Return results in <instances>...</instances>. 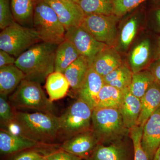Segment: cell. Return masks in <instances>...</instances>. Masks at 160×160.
<instances>
[{"instance_id":"6da1fadb","label":"cell","mask_w":160,"mask_h":160,"mask_svg":"<svg viewBox=\"0 0 160 160\" xmlns=\"http://www.w3.org/2000/svg\"><path fill=\"white\" fill-rule=\"evenodd\" d=\"M58 46L44 42L37 43L17 58L15 65L23 71L26 79L41 84L54 71Z\"/></svg>"},{"instance_id":"7a4b0ae2","label":"cell","mask_w":160,"mask_h":160,"mask_svg":"<svg viewBox=\"0 0 160 160\" xmlns=\"http://www.w3.org/2000/svg\"><path fill=\"white\" fill-rule=\"evenodd\" d=\"M15 120L26 137L49 145L60 134L59 118L52 113L15 112Z\"/></svg>"},{"instance_id":"3957f363","label":"cell","mask_w":160,"mask_h":160,"mask_svg":"<svg viewBox=\"0 0 160 160\" xmlns=\"http://www.w3.org/2000/svg\"><path fill=\"white\" fill-rule=\"evenodd\" d=\"M91 129L100 144L107 145L123 140L129 129L118 108H96L92 115Z\"/></svg>"},{"instance_id":"277c9868","label":"cell","mask_w":160,"mask_h":160,"mask_svg":"<svg viewBox=\"0 0 160 160\" xmlns=\"http://www.w3.org/2000/svg\"><path fill=\"white\" fill-rule=\"evenodd\" d=\"M33 28L42 42L58 45L66 40L65 27L55 12L44 0H38L33 15Z\"/></svg>"},{"instance_id":"5b68a950","label":"cell","mask_w":160,"mask_h":160,"mask_svg":"<svg viewBox=\"0 0 160 160\" xmlns=\"http://www.w3.org/2000/svg\"><path fill=\"white\" fill-rule=\"evenodd\" d=\"M9 99L15 109H30L48 113L53 112L52 102L46 96L41 83L34 81L23 80Z\"/></svg>"},{"instance_id":"8992f818","label":"cell","mask_w":160,"mask_h":160,"mask_svg":"<svg viewBox=\"0 0 160 160\" xmlns=\"http://www.w3.org/2000/svg\"><path fill=\"white\" fill-rule=\"evenodd\" d=\"M41 42L34 28L17 22L2 30L0 33V49L16 58L31 46Z\"/></svg>"},{"instance_id":"52a82bcc","label":"cell","mask_w":160,"mask_h":160,"mask_svg":"<svg viewBox=\"0 0 160 160\" xmlns=\"http://www.w3.org/2000/svg\"><path fill=\"white\" fill-rule=\"evenodd\" d=\"M92 111L87 103L78 98L58 117L60 133L69 139L91 129Z\"/></svg>"},{"instance_id":"ba28073f","label":"cell","mask_w":160,"mask_h":160,"mask_svg":"<svg viewBox=\"0 0 160 160\" xmlns=\"http://www.w3.org/2000/svg\"><path fill=\"white\" fill-rule=\"evenodd\" d=\"M119 18L113 14H86L81 26L98 41L112 46L116 41Z\"/></svg>"},{"instance_id":"9c48e42d","label":"cell","mask_w":160,"mask_h":160,"mask_svg":"<svg viewBox=\"0 0 160 160\" xmlns=\"http://www.w3.org/2000/svg\"><path fill=\"white\" fill-rule=\"evenodd\" d=\"M66 40L74 45L80 55L87 61L89 67L98 55L109 46L96 40L81 26L71 27L66 30Z\"/></svg>"},{"instance_id":"30bf717a","label":"cell","mask_w":160,"mask_h":160,"mask_svg":"<svg viewBox=\"0 0 160 160\" xmlns=\"http://www.w3.org/2000/svg\"><path fill=\"white\" fill-rule=\"evenodd\" d=\"M57 15L66 30L81 26L86 13L78 3L73 0H44Z\"/></svg>"},{"instance_id":"8fae6325","label":"cell","mask_w":160,"mask_h":160,"mask_svg":"<svg viewBox=\"0 0 160 160\" xmlns=\"http://www.w3.org/2000/svg\"><path fill=\"white\" fill-rule=\"evenodd\" d=\"M99 144L98 138L90 129L66 140L61 145L60 149L86 160Z\"/></svg>"},{"instance_id":"7c38bea8","label":"cell","mask_w":160,"mask_h":160,"mask_svg":"<svg viewBox=\"0 0 160 160\" xmlns=\"http://www.w3.org/2000/svg\"><path fill=\"white\" fill-rule=\"evenodd\" d=\"M160 145V107L149 117L143 127L142 146L152 160Z\"/></svg>"},{"instance_id":"4fadbf2b","label":"cell","mask_w":160,"mask_h":160,"mask_svg":"<svg viewBox=\"0 0 160 160\" xmlns=\"http://www.w3.org/2000/svg\"><path fill=\"white\" fill-rule=\"evenodd\" d=\"M104 85L103 78L90 66L82 84L78 90V98L87 103L93 110L97 106L99 93Z\"/></svg>"},{"instance_id":"5bb4252c","label":"cell","mask_w":160,"mask_h":160,"mask_svg":"<svg viewBox=\"0 0 160 160\" xmlns=\"http://www.w3.org/2000/svg\"><path fill=\"white\" fill-rule=\"evenodd\" d=\"M49 146L38 142L29 138L15 135L1 129L0 152L3 155H10L28 149Z\"/></svg>"},{"instance_id":"9a60e30c","label":"cell","mask_w":160,"mask_h":160,"mask_svg":"<svg viewBox=\"0 0 160 160\" xmlns=\"http://www.w3.org/2000/svg\"><path fill=\"white\" fill-rule=\"evenodd\" d=\"M86 160H131V152L123 140L109 144H98Z\"/></svg>"},{"instance_id":"2e32d148","label":"cell","mask_w":160,"mask_h":160,"mask_svg":"<svg viewBox=\"0 0 160 160\" xmlns=\"http://www.w3.org/2000/svg\"><path fill=\"white\" fill-rule=\"evenodd\" d=\"M118 109L124 125L129 129L137 125L141 111V99L132 94L129 88L125 89L122 101Z\"/></svg>"},{"instance_id":"e0dca14e","label":"cell","mask_w":160,"mask_h":160,"mask_svg":"<svg viewBox=\"0 0 160 160\" xmlns=\"http://www.w3.org/2000/svg\"><path fill=\"white\" fill-rule=\"evenodd\" d=\"M123 62L113 46H109L98 55L91 66L103 78L117 68Z\"/></svg>"},{"instance_id":"ac0fdd59","label":"cell","mask_w":160,"mask_h":160,"mask_svg":"<svg viewBox=\"0 0 160 160\" xmlns=\"http://www.w3.org/2000/svg\"><path fill=\"white\" fill-rule=\"evenodd\" d=\"M25 79L24 72L15 64L0 68V95L7 97Z\"/></svg>"},{"instance_id":"d6986e66","label":"cell","mask_w":160,"mask_h":160,"mask_svg":"<svg viewBox=\"0 0 160 160\" xmlns=\"http://www.w3.org/2000/svg\"><path fill=\"white\" fill-rule=\"evenodd\" d=\"M141 111L137 126H144L151 115L160 107V86L154 82L141 98Z\"/></svg>"},{"instance_id":"ffe728a7","label":"cell","mask_w":160,"mask_h":160,"mask_svg":"<svg viewBox=\"0 0 160 160\" xmlns=\"http://www.w3.org/2000/svg\"><path fill=\"white\" fill-rule=\"evenodd\" d=\"M81 56L74 45L65 40L58 46L55 55L54 71L64 74L67 68Z\"/></svg>"},{"instance_id":"44dd1931","label":"cell","mask_w":160,"mask_h":160,"mask_svg":"<svg viewBox=\"0 0 160 160\" xmlns=\"http://www.w3.org/2000/svg\"><path fill=\"white\" fill-rule=\"evenodd\" d=\"M38 0H10L12 11L16 22L33 27V18Z\"/></svg>"},{"instance_id":"7402d4cb","label":"cell","mask_w":160,"mask_h":160,"mask_svg":"<svg viewBox=\"0 0 160 160\" xmlns=\"http://www.w3.org/2000/svg\"><path fill=\"white\" fill-rule=\"evenodd\" d=\"M45 87L49 100L53 102L65 97L70 85L65 75L62 72L54 71L46 78Z\"/></svg>"},{"instance_id":"603a6c76","label":"cell","mask_w":160,"mask_h":160,"mask_svg":"<svg viewBox=\"0 0 160 160\" xmlns=\"http://www.w3.org/2000/svg\"><path fill=\"white\" fill-rule=\"evenodd\" d=\"M89 66L86 59L80 56L65 70L64 74L69 81L70 87L78 91L86 78Z\"/></svg>"},{"instance_id":"cb8c5ba5","label":"cell","mask_w":160,"mask_h":160,"mask_svg":"<svg viewBox=\"0 0 160 160\" xmlns=\"http://www.w3.org/2000/svg\"><path fill=\"white\" fill-rule=\"evenodd\" d=\"M133 72L125 63L103 78L104 84L113 86L121 90L129 88L132 80Z\"/></svg>"},{"instance_id":"d4e9b609","label":"cell","mask_w":160,"mask_h":160,"mask_svg":"<svg viewBox=\"0 0 160 160\" xmlns=\"http://www.w3.org/2000/svg\"><path fill=\"white\" fill-rule=\"evenodd\" d=\"M150 43L149 40H143L136 46L129 56L130 69L133 73L145 69L150 57Z\"/></svg>"},{"instance_id":"484cf974","label":"cell","mask_w":160,"mask_h":160,"mask_svg":"<svg viewBox=\"0 0 160 160\" xmlns=\"http://www.w3.org/2000/svg\"><path fill=\"white\" fill-rule=\"evenodd\" d=\"M124 97V90L104 84L98 95L96 108H118Z\"/></svg>"},{"instance_id":"4316f807","label":"cell","mask_w":160,"mask_h":160,"mask_svg":"<svg viewBox=\"0 0 160 160\" xmlns=\"http://www.w3.org/2000/svg\"><path fill=\"white\" fill-rule=\"evenodd\" d=\"M153 82L154 80L151 72L149 70L144 69L133 73L129 88V91L135 96L142 98Z\"/></svg>"},{"instance_id":"83f0119b","label":"cell","mask_w":160,"mask_h":160,"mask_svg":"<svg viewBox=\"0 0 160 160\" xmlns=\"http://www.w3.org/2000/svg\"><path fill=\"white\" fill-rule=\"evenodd\" d=\"M113 0H80L78 4L86 14H113Z\"/></svg>"},{"instance_id":"f1b7e54d","label":"cell","mask_w":160,"mask_h":160,"mask_svg":"<svg viewBox=\"0 0 160 160\" xmlns=\"http://www.w3.org/2000/svg\"><path fill=\"white\" fill-rule=\"evenodd\" d=\"M144 126H136L129 129V134L134 149V160H150L142 146Z\"/></svg>"},{"instance_id":"f546056e","label":"cell","mask_w":160,"mask_h":160,"mask_svg":"<svg viewBox=\"0 0 160 160\" xmlns=\"http://www.w3.org/2000/svg\"><path fill=\"white\" fill-rule=\"evenodd\" d=\"M137 26V20L135 18H132L123 26L121 31L120 42L124 49L128 48L131 44L136 33Z\"/></svg>"},{"instance_id":"4dcf8cb0","label":"cell","mask_w":160,"mask_h":160,"mask_svg":"<svg viewBox=\"0 0 160 160\" xmlns=\"http://www.w3.org/2000/svg\"><path fill=\"white\" fill-rule=\"evenodd\" d=\"M15 22L10 0H0V29L3 30Z\"/></svg>"},{"instance_id":"1f68e13d","label":"cell","mask_w":160,"mask_h":160,"mask_svg":"<svg viewBox=\"0 0 160 160\" xmlns=\"http://www.w3.org/2000/svg\"><path fill=\"white\" fill-rule=\"evenodd\" d=\"M146 0H113V14L120 18Z\"/></svg>"},{"instance_id":"d6a6232c","label":"cell","mask_w":160,"mask_h":160,"mask_svg":"<svg viewBox=\"0 0 160 160\" xmlns=\"http://www.w3.org/2000/svg\"><path fill=\"white\" fill-rule=\"evenodd\" d=\"M0 96V119L1 126H3L15 119V111L12 110L7 97Z\"/></svg>"},{"instance_id":"836d02e7","label":"cell","mask_w":160,"mask_h":160,"mask_svg":"<svg viewBox=\"0 0 160 160\" xmlns=\"http://www.w3.org/2000/svg\"><path fill=\"white\" fill-rule=\"evenodd\" d=\"M44 157L46 160H82L81 158L61 149L45 154Z\"/></svg>"},{"instance_id":"e575fe53","label":"cell","mask_w":160,"mask_h":160,"mask_svg":"<svg viewBox=\"0 0 160 160\" xmlns=\"http://www.w3.org/2000/svg\"><path fill=\"white\" fill-rule=\"evenodd\" d=\"M43 156L33 149H28L12 155L9 160H37Z\"/></svg>"},{"instance_id":"d590c367","label":"cell","mask_w":160,"mask_h":160,"mask_svg":"<svg viewBox=\"0 0 160 160\" xmlns=\"http://www.w3.org/2000/svg\"><path fill=\"white\" fill-rule=\"evenodd\" d=\"M16 58L2 50H0V68L15 64Z\"/></svg>"},{"instance_id":"8d00e7d4","label":"cell","mask_w":160,"mask_h":160,"mask_svg":"<svg viewBox=\"0 0 160 160\" xmlns=\"http://www.w3.org/2000/svg\"><path fill=\"white\" fill-rule=\"evenodd\" d=\"M149 70L152 75L154 82L160 86V61L152 64Z\"/></svg>"},{"instance_id":"74e56055","label":"cell","mask_w":160,"mask_h":160,"mask_svg":"<svg viewBox=\"0 0 160 160\" xmlns=\"http://www.w3.org/2000/svg\"><path fill=\"white\" fill-rule=\"evenodd\" d=\"M152 160H160V145L156 152Z\"/></svg>"},{"instance_id":"f35d334b","label":"cell","mask_w":160,"mask_h":160,"mask_svg":"<svg viewBox=\"0 0 160 160\" xmlns=\"http://www.w3.org/2000/svg\"><path fill=\"white\" fill-rule=\"evenodd\" d=\"M158 59L160 61V37L158 41Z\"/></svg>"},{"instance_id":"ab89813d","label":"cell","mask_w":160,"mask_h":160,"mask_svg":"<svg viewBox=\"0 0 160 160\" xmlns=\"http://www.w3.org/2000/svg\"><path fill=\"white\" fill-rule=\"evenodd\" d=\"M157 17L158 21L160 25V9L158 11L157 13Z\"/></svg>"},{"instance_id":"60d3db41","label":"cell","mask_w":160,"mask_h":160,"mask_svg":"<svg viewBox=\"0 0 160 160\" xmlns=\"http://www.w3.org/2000/svg\"><path fill=\"white\" fill-rule=\"evenodd\" d=\"M37 160H46V159L44 158V157L43 156V157L40 158L38 159Z\"/></svg>"},{"instance_id":"b9f144b4","label":"cell","mask_w":160,"mask_h":160,"mask_svg":"<svg viewBox=\"0 0 160 160\" xmlns=\"http://www.w3.org/2000/svg\"><path fill=\"white\" fill-rule=\"evenodd\" d=\"M73 1H74V2H76L78 3L79 2H80V0H73Z\"/></svg>"}]
</instances>
